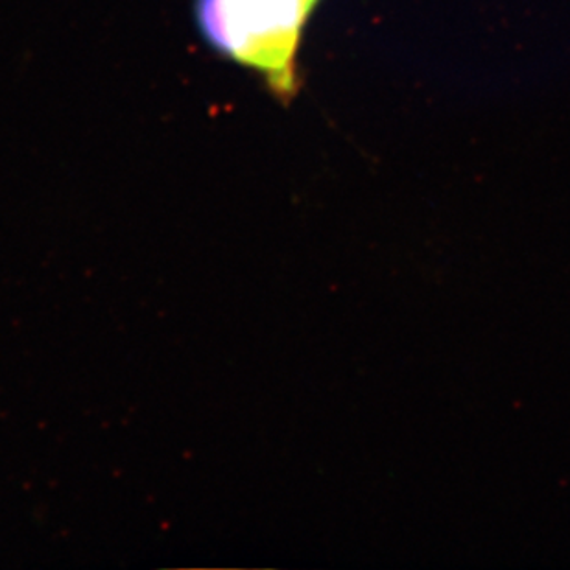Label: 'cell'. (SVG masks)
I'll return each instance as SVG.
<instances>
[{
  "mask_svg": "<svg viewBox=\"0 0 570 570\" xmlns=\"http://www.w3.org/2000/svg\"><path fill=\"white\" fill-rule=\"evenodd\" d=\"M320 0H196L205 41L235 63L263 76L269 91L291 100L303 30Z\"/></svg>",
  "mask_w": 570,
  "mask_h": 570,
  "instance_id": "cell-1",
  "label": "cell"
}]
</instances>
